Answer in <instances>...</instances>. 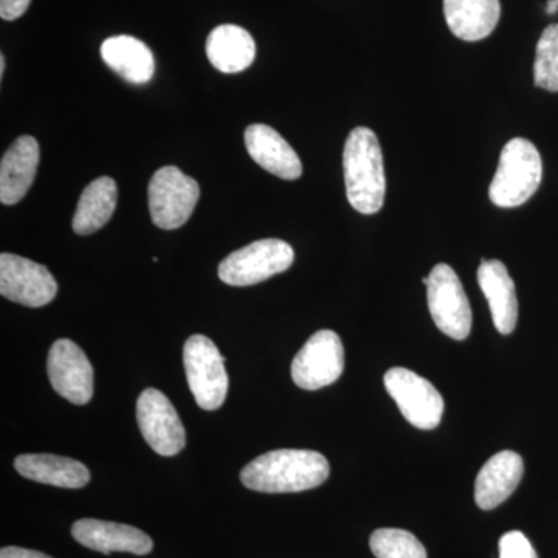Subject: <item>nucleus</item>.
Instances as JSON below:
<instances>
[{
	"instance_id": "f257e3e1",
	"label": "nucleus",
	"mask_w": 558,
	"mask_h": 558,
	"mask_svg": "<svg viewBox=\"0 0 558 558\" xmlns=\"http://www.w3.org/2000/svg\"><path fill=\"white\" fill-rule=\"evenodd\" d=\"M329 473L328 459L318 451L282 449L248 462L241 481L250 490L263 494H295L322 486Z\"/></svg>"
},
{
	"instance_id": "f03ea898",
	"label": "nucleus",
	"mask_w": 558,
	"mask_h": 558,
	"mask_svg": "<svg viewBox=\"0 0 558 558\" xmlns=\"http://www.w3.org/2000/svg\"><path fill=\"white\" fill-rule=\"evenodd\" d=\"M343 171L351 207L362 215L379 213L387 194V178L379 140L369 128H355L348 135Z\"/></svg>"
},
{
	"instance_id": "7ed1b4c3",
	"label": "nucleus",
	"mask_w": 558,
	"mask_h": 558,
	"mask_svg": "<svg viewBox=\"0 0 558 558\" xmlns=\"http://www.w3.org/2000/svg\"><path fill=\"white\" fill-rule=\"evenodd\" d=\"M542 179V157L534 143L512 138L501 150L488 197L499 208L521 207L537 193Z\"/></svg>"
},
{
	"instance_id": "20e7f679",
	"label": "nucleus",
	"mask_w": 558,
	"mask_h": 558,
	"mask_svg": "<svg viewBox=\"0 0 558 558\" xmlns=\"http://www.w3.org/2000/svg\"><path fill=\"white\" fill-rule=\"evenodd\" d=\"M186 380L197 405L205 411L219 410L229 392L226 359L208 337L191 336L183 348Z\"/></svg>"
},
{
	"instance_id": "39448f33",
	"label": "nucleus",
	"mask_w": 558,
	"mask_h": 558,
	"mask_svg": "<svg viewBox=\"0 0 558 558\" xmlns=\"http://www.w3.org/2000/svg\"><path fill=\"white\" fill-rule=\"evenodd\" d=\"M295 252L288 242L260 240L231 253L220 263L219 278L234 288L259 284L290 269Z\"/></svg>"
},
{
	"instance_id": "423d86ee",
	"label": "nucleus",
	"mask_w": 558,
	"mask_h": 558,
	"mask_svg": "<svg viewBox=\"0 0 558 558\" xmlns=\"http://www.w3.org/2000/svg\"><path fill=\"white\" fill-rule=\"evenodd\" d=\"M199 183L179 168L165 167L154 172L148 202L153 222L159 229L175 230L185 226L199 201Z\"/></svg>"
},
{
	"instance_id": "0eeeda50",
	"label": "nucleus",
	"mask_w": 558,
	"mask_h": 558,
	"mask_svg": "<svg viewBox=\"0 0 558 558\" xmlns=\"http://www.w3.org/2000/svg\"><path fill=\"white\" fill-rule=\"evenodd\" d=\"M428 310L440 332L450 339L465 340L472 330V310L461 279L449 264H438L429 271Z\"/></svg>"
},
{
	"instance_id": "6e6552de",
	"label": "nucleus",
	"mask_w": 558,
	"mask_h": 558,
	"mask_svg": "<svg viewBox=\"0 0 558 558\" xmlns=\"http://www.w3.org/2000/svg\"><path fill=\"white\" fill-rule=\"evenodd\" d=\"M384 381L388 395L411 425L418 429L438 427L446 405L432 381L405 368L389 369Z\"/></svg>"
},
{
	"instance_id": "1a4fd4ad",
	"label": "nucleus",
	"mask_w": 558,
	"mask_h": 558,
	"mask_svg": "<svg viewBox=\"0 0 558 558\" xmlns=\"http://www.w3.org/2000/svg\"><path fill=\"white\" fill-rule=\"evenodd\" d=\"M344 369V348L333 330H318L292 362L296 387L315 391L340 379Z\"/></svg>"
},
{
	"instance_id": "9d476101",
	"label": "nucleus",
	"mask_w": 558,
	"mask_h": 558,
	"mask_svg": "<svg viewBox=\"0 0 558 558\" xmlns=\"http://www.w3.org/2000/svg\"><path fill=\"white\" fill-rule=\"evenodd\" d=\"M137 422L143 438L160 457H175L185 447V428L178 411L159 389L148 388L140 395Z\"/></svg>"
},
{
	"instance_id": "9b49d317",
	"label": "nucleus",
	"mask_w": 558,
	"mask_h": 558,
	"mask_svg": "<svg viewBox=\"0 0 558 558\" xmlns=\"http://www.w3.org/2000/svg\"><path fill=\"white\" fill-rule=\"evenodd\" d=\"M0 293L27 307H43L58 293V282L46 266L22 256L0 255Z\"/></svg>"
},
{
	"instance_id": "f8f14e48",
	"label": "nucleus",
	"mask_w": 558,
	"mask_h": 558,
	"mask_svg": "<svg viewBox=\"0 0 558 558\" xmlns=\"http://www.w3.org/2000/svg\"><path fill=\"white\" fill-rule=\"evenodd\" d=\"M47 374L54 391L75 403L86 405L94 396V368L83 349L72 340L61 339L51 344Z\"/></svg>"
},
{
	"instance_id": "ddd939ff",
	"label": "nucleus",
	"mask_w": 558,
	"mask_h": 558,
	"mask_svg": "<svg viewBox=\"0 0 558 558\" xmlns=\"http://www.w3.org/2000/svg\"><path fill=\"white\" fill-rule=\"evenodd\" d=\"M72 535L80 545L97 553H131L146 556L154 548L148 534L128 524L112 523L94 519L78 520L73 523Z\"/></svg>"
},
{
	"instance_id": "4468645a",
	"label": "nucleus",
	"mask_w": 558,
	"mask_h": 558,
	"mask_svg": "<svg viewBox=\"0 0 558 558\" xmlns=\"http://www.w3.org/2000/svg\"><path fill=\"white\" fill-rule=\"evenodd\" d=\"M244 140L250 157L263 170L284 180H296L303 174L299 154L274 128L252 124L245 130Z\"/></svg>"
},
{
	"instance_id": "2eb2a0df",
	"label": "nucleus",
	"mask_w": 558,
	"mask_h": 558,
	"mask_svg": "<svg viewBox=\"0 0 558 558\" xmlns=\"http://www.w3.org/2000/svg\"><path fill=\"white\" fill-rule=\"evenodd\" d=\"M478 284L490 307L495 328L502 336H509L519 322V300L508 267L498 259L481 260Z\"/></svg>"
},
{
	"instance_id": "dca6fc26",
	"label": "nucleus",
	"mask_w": 558,
	"mask_h": 558,
	"mask_svg": "<svg viewBox=\"0 0 558 558\" xmlns=\"http://www.w3.org/2000/svg\"><path fill=\"white\" fill-rule=\"evenodd\" d=\"M39 165V143L32 135H22L3 154L0 161V202L16 205L35 182Z\"/></svg>"
},
{
	"instance_id": "f3484780",
	"label": "nucleus",
	"mask_w": 558,
	"mask_h": 558,
	"mask_svg": "<svg viewBox=\"0 0 558 558\" xmlns=\"http://www.w3.org/2000/svg\"><path fill=\"white\" fill-rule=\"evenodd\" d=\"M524 462L512 450L499 451L480 470L475 483V501L480 509L498 508L519 487L523 478Z\"/></svg>"
},
{
	"instance_id": "a211bd4d",
	"label": "nucleus",
	"mask_w": 558,
	"mask_h": 558,
	"mask_svg": "<svg viewBox=\"0 0 558 558\" xmlns=\"http://www.w3.org/2000/svg\"><path fill=\"white\" fill-rule=\"evenodd\" d=\"M444 14L457 38L476 43L497 28L501 3L499 0H444Z\"/></svg>"
},
{
	"instance_id": "6ab92c4d",
	"label": "nucleus",
	"mask_w": 558,
	"mask_h": 558,
	"mask_svg": "<svg viewBox=\"0 0 558 558\" xmlns=\"http://www.w3.org/2000/svg\"><path fill=\"white\" fill-rule=\"evenodd\" d=\"M20 475L35 483L62 488H81L90 481V472L76 459L57 454H21L14 461Z\"/></svg>"
},
{
	"instance_id": "aec40b11",
	"label": "nucleus",
	"mask_w": 558,
	"mask_h": 558,
	"mask_svg": "<svg viewBox=\"0 0 558 558\" xmlns=\"http://www.w3.org/2000/svg\"><path fill=\"white\" fill-rule=\"evenodd\" d=\"M106 65L132 84H146L156 72V60L145 43L134 36L120 35L106 39L101 46Z\"/></svg>"
},
{
	"instance_id": "412c9836",
	"label": "nucleus",
	"mask_w": 558,
	"mask_h": 558,
	"mask_svg": "<svg viewBox=\"0 0 558 558\" xmlns=\"http://www.w3.org/2000/svg\"><path fill=\"white\" fill-rule=\"evenodd\" d=\"M207 57L213 68L218 69L219 72H244L255 61V39L240 25H219L209 33Z\"/></svg>"
},
{
	"instance_id": "4be33fe9",
	"label": "nucleus",
	"mask_w": 558,
	"mask_h": 558,
	"mask_svg": "<svg viewBox=\"0 0 558 558\" xmlns=\"http://www.w3.org/2000/svg\"><path fill=\"white\" fill-rule=\"evenodd\" d=\"M119 199L116 180L100 178L83 191L72 220V229L81 236L101 230L112 218Z\"/></svg>"
},
{
	"instance_id": "5701e85b",
	"label": "nucleus",
	"mask_w": 558,
	"mask_h": 558,
	"mask_svg": "<svg viewBox=\"0 0 558 558\" xmlns=\"http://www.w3.org/2000/svg\"><path fill=\"white\" fill-rule=\"evenodd\" d=\"M369 546L377 558H427L424 545L403 529H377Z\"/></svg>"
},
{
	"instance_id": "b1692460",
	"label": "nucleus",
	"mask_w": 558,
	"mask_h": 558,
	"mask_svg": "<svg viewBox=\"0 0 558 558\" xmlns=\"http://www.w3.org/2000/svg\"><path fill=\"white\" fill-rule=\"evenodd\" d=\"M534 83L539 89L558 92V24H550L539 36L535 51Z\"/></svg>"
},
{
	"instance_id": "393cba45",
	"label": "nucleus",
	"mask_w": 558,
	"mask_h": 558,
	"mask_svg": "<svg viewBox=\"0 0 558 558\" xmlns=\"http://www.w3.org/2000/svg\"><path fill=\"white\" fill-rule=\"evenodd\" d=\"M499 558H538L523 532L512 531L499 539Z\"/></svg>"
},
{
	"instance_id": "a878e982",
	"label": "nucleus",
	"mask_w": 558,
	"mask_h": 558,
	"mask_svg": "<svg viewBox=\"0 0 558 558\" xmlns=\"http://www.w3.org/2000/svg\"><path fill=\"white\" fill-rule=\"evenodd\" d=\"M32 0H0V17L3 21H16L24 16Z\"/></svg>"
},
{
	"instance_id": "bb28decb",
	"label": "nucleus",
	"mask_w": 558,
	"mask_h": 558,
	"mask_svg": "<svg viewBox=\"0 0 558 558\" xmlns=\"http://www.w3.org/2000/svg\"><path fill=\"white\" fill-rule=\"evenodd\" d=\"M0 558H51L46 554L38 553V550L16 548V546H9L0 550Z\"/></svg>"
},
{
	"instance_id": "cd10ccee",
	"label": "nucleus",
	"mask_w": 558,
	"mask_h": 558,
	"mask_svg": "<svg viewBox=\"0 0 558 558\" xmlns=\"http://www.w3.org/2000/svg\"><path fill=\"white\" fill-rule=\"evenodd\" d=\"M558 11V0H549L548 5H546V13L554 14Z\"/></svg>"
},
{
	"instance_id": "c85d7f7f",
	"label": "nucleus",
	"mask_w": 558,
	"mask_h": 558,
	"mask_svg": "<svg viewBox=\"0 0 558 558\" xmlns=\"http://www.w3.org/2000/svg\"><path fill=\"white\" fill-rule=\"evenodd\" d=\"M3 73H5V57H0V78H2Z\"/></svg>"
},
{
	"instance_id": "c756f323",
	"label": "nucleus",
	"mask_w": 558,
	"mask_h": 558,
	"mask_svg": "<svg viewBox=\"0 0 558 558\" xmlns=\"http://www.w3.org/2000/svg\"><path fill=\"white\" fill-rule=\"evenodd\" d=\"M422 282H424V284L427 286L428 284V277L422 278Z\"/></svg>"
}]
</instances>
